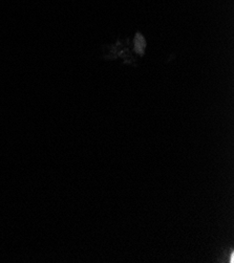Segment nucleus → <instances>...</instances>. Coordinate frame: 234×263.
Segmentation results:
<instances>
[{
    "mask_svg": "<svg viewBox=\"0 0 234 263\" xmlns=\"http://www.w3.org/2000/svg\"><path fill=\"white\" fill-rule=\"evenodd\" d=\"M145 46H146L145 39L143 38V36L141 34H137L136 39H135V48L139 55H144Z\"/></svg>",
    "mask_w": 234,
    "mask_h": 263,
    "instance_id": "f257e3e1",
    "label": "nucleus"
}]
</instances>
